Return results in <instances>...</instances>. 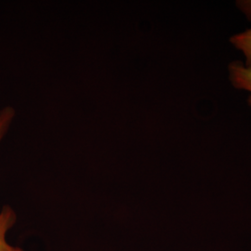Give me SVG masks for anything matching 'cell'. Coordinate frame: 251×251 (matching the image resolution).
I'll return each mask as SVG.
<instances>
[{"label": "cell", "mask_w": 251, "mask_h": 251, "mask_svg": "<svg viewBox=\"0 0 251 251\" xmlns=\"http://www.w3.org/2000/svg\"><path fill=\"white\" fill-rule=\"evenodd\" d=\"M228 77L234 89L249 92L248 104L251 110V69L241 61H233L228 64Z\"/></svg>", "instance_id": "6da1fadb"}, {"label": "cell", "mask_w": 251, "mask_h": 251, "mask_svg": "<svg viewBox=\"0 0 251 251\" xmlns=\"http://www.w3.org/2000/svg\"><path fill=\"white\" fill-rule=\"evenodd\" d=\"M17 215L11 206H3L0 209V251H24L18 247L10 245L7 240V233L14 226Z\"/></svg>", "instance_id": "7a4b0ae2"}, {"label": "cell", "mask_w": 251, "mask_h": 251, "mask_svg": "<svg viewBox=\"0 0 251 251\" xmlns=\"http://www.w3.org/2000/svg\"><path fill=\"white\" fill-rule=\"evenodd\" d=\"M230 43L245 57L244 64L251 69V28L230 37Z\"/></svg>", "instance_id": "3957f363"}, {"label": "cell", "mask_w": 251, "mask_h": 251, "mask_svg": "<svg viewBox=\"0 0 251 251\" xmlns=\"http://www.w3.org/2000/svg\"><path fill=\"white\" fill-rule=\"evenodd\" d=\"M15 117L14 108L7 106L0 109V142L7 134L9 126Z\"/></svg>", "instance_id": "277c9868"}, {"label": "cell", "mask_w": 251, "mask_h": 251, "mask_svg": "<svg viewBox=\"0 0 251 251\" xmlns=\"http://www.w3.org/2000/svg\"><path fill=\"white\" fill-rule=\"evenodd\" d=\"M235 7L251 24V0H238L235 2Z\"/></svg>", "instance_id": "5b68a950"}]
</instances>
